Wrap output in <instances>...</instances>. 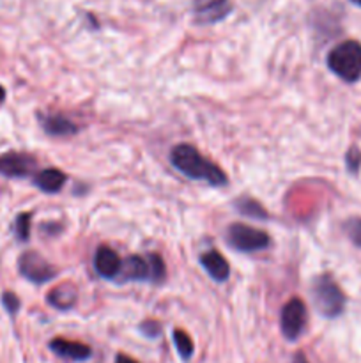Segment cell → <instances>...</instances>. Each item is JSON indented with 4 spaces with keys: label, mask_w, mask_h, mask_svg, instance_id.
<instances>
[{
    "label": "cell",
    "mask_w": 361,
    "mask_h": 363,
    "mask_svg": "<svg viewBox=\"0 0 361 363\" xmlns=\"http://www.w3.org/2000/svg\"><path fill=\"white\" fill-rule=\"evenodd\" d=\"M170 163L188 179L204 181L211 186L227 184V174L214 162L204 158L200 151L190 144L176 145L170 152Z\"/></svg>",
    "instance_id": "1"
},
{
    "label": "cell",
    "mask_w": 361,
    "mask_h": 363,
    "mask_svg": "<svg viewBox=\"0 0 361 363\" xmlns=\"http://www.w3.org/2000/svg\"><path fill=\"white\" fill-rule=\"evenodd\" d=\"M326 62L329 71L340 80L345 84H356L361 78V43L354 39L340 43L328 53Z\"/></svg>",
    "instance_id": "2"
},
{
    "label": "cell",
    "mask_w": 361,
    "mask_h": 363,
    "mask_svg": "<svg viewBox=\"0 0 361 363\" xmlns=\"http://www.w3.org/2000/svg\"><path fill=\"white\" fill-rule=\"evenodd\" d=\"M311 300L321 315L328 319L338 318L343 312L347 298L331 275H321L311 284Z\"/></svg>",
    "instance_id": "3"
},
{
    "label": "cell",
    "mask_w": 361,
    "mask_h": 363,
    "mask_svg": "<svg viewBox=\"0 0 361 363\" xmlns=\"http://www.w3.org/2000/svg\"><path fill=\"white\" fill-rule=\"evenodd\" d=\"M227 241L234 250L243 252V254H251V252L264 250L269 247L268 233L244 225V223H232L227 230Z\"/></svg>",
    "instance_id": "4"
},
{
    "label": "cell",
    "mask_w": 361,
    "mask_h": 363,
    "mask_svg": "<svg viewBox=\"0 0 361 363\" xmlns=\"http://www.w3.org/2000/svg\"><path fill=\"white\" fill-rule=\"evenodd\" d=\"M308 314H306V305L299 298H292V300L287 301L282 308V314H280V330H282V335L287 340L294 342V340L299 339L303 335L304 328H306Z\"/></svg>",
    "instance_id": "5"
},
{
    "label": "cell",
    "mask_w": 361,
    "mask_h": 363,
    "mask_svg": "<svg viewBox=\"0 0 361 363\" xmlns=\"http://www.w3.org/2000/svg\"><path fill=\"white\" fill-rule=\"evenodd\" d=\"M18 272L32 284H46L57 275V269L35 250H27L20 255Z\"/></svg>",
    "instance_id": "6"
},
{
    "label": "cell",
    "mask_w": 361,
    "mask_h": 363,
    "mask_svg": "<svg viewBox=\"0 0 361 363\" xmlns=\"http://www.w3.org/2000/svg\"><path fill=\"white\" fill-rule=\"evenodd\" d=\"M38 169V162L32 155L21 151H9L0 155V176L4 177H28Z\"/></svg>",
    "instance_id": "7"
},
{
    "label": "cell",
    "mask_w": 361,
    "mask_h": 363,
    "mask_svg": "<svg viewBox=\"0 0 361 363\" xmlns=\"http://www.w3.org/2000/svg\"><path fill=\"white\" fill-rule=\"evenodd\" d=\"M232 11L229 0H193V13L198 23L211 25L222 21Z\"/></svg>",
    "instance_id": "8"
},
{
    "label": "cell",
    "mask_w": 361,
    "mask_h": 363,
    "mask_svg": "<svg viewBox=\"0 0 361 363\" xmlns=\"http://www.w3.org/2000/svg\"><path fill=\"white\" fill-rule=\"evenodd\" d=\"M117 279H122L124 282L138 280L144 282L149 280L152 282V269H151V254L142 257V255H130L126 261H122V268Z\"/></svg>",
    "instance_id": "9"
},
{
    "label": "cell",
    "mask_w": 361,
    "mask_h": 363,
    "mask_svg": "<svg viewBox=\"0 0 361 363\" xmlns=\"http://www.w3.org/2000/svg\"><path fill=\"white\" fill-rule=\"evenodd\" d=\"M48 347L53 354H57V357L62 358V360L85 362L92 357V350L87 346V344L74 342V340H67V339H60V337L50 340Z\"/></svg>",
    "instance_id": "10"
},
{
    "label": "cell",
    "mask_w": 361,
    "mask_h": 363,
    "mask_svg": "<svg viewBox=\"0 0 361 363\" xmlns=\"http://www.w3.org/2000/svg\"><path fill=\"white\" fill-rule=\"evenodd\" d=\"M122 268V259L110 247H99L94 255V269L99 277L106 280L117 279Z\"/></svg>",
    "instance_id": "11"
},
{
    "label": "cell",
    "mask_w": 361,
    "mask_h": 363,
    "mask_svg": "<svg viewBox=\"0 0 361 363\" xmlns=\"http://www.w3.org/2000/svg\"><path fill=\"white\" fill-rule=\"evenodd\" d=\"M200 264L214 282H225L230 277V266L218 250H209L200 255Z\"/></svg>",
    "instance_id": "12"
},
{
    "label": "cell",
    "mask_w": 361,
    "mask_h": 363,
    "mask_svg": "<svg viewBox=\"0 0 361 363\" xmlns=\"http://www.w3.org/2000/svg\"><path fill=\"white\" fill-rule=\"evenodd\" d=\"M66 174L59 169H42L34 176V184L42 194H57L66 184Z\"/></svg>",
    "instance_id": "13"
},
{
    "label": "cell",
    "mask_w": 361,
    "mask_h": 363,
    "mask_svg": "<svg viewBox=\"0 0 361 363\" xmlns=\"http://www.w3.org/2000/svg\"><path fill=\"white\" fill-rule=\"evenodd\" d=\"M48 303L57 311H69L78 300V291L71 284H60L48 293Z\"/></svg>",
    "instance_id": "14"
},
{
    "label": "cell",
    "mask_w": 361,
    "mask_h": 363,
    "mask_svg": "<svg viewBox=\"0 0 361 363\" xmlns=\"http://www.w3.org/2000/svg\"><path fill=\"white\" fill-rule=\"evenodd\" d=\"M42 130L52 137H71L78 131V126L71 123L67 117L59 116V113H52V116L41 117Z\"/></svg>",
    "instance_id": "15"
},
{
    "label": "cell",
    "mask_w": 361,
    "mask_h": 363,
    "mask_svg": "<svg viewBox=\"0 0 361 363\" xmlns=\"http://www.w3.org/2000/svg\"><path fill=\"white\" fill-rule=\"evenodd\" d=\"M236 208L239 209L241 215L250 216L253 220H265L268 218V211L258 204L257 201L250 197H241L239 201H236Z\"/></svg>",
    "instance_id": "16"
},
{
    "label": "cell",
    "mask_w": 361,
    "mask_h": 363,
    "mask_svg": "<svg viewBox=\"0 0 361 363\" xmlns=\"http://www.w3.org/2000/svg\"><path fill=\"white\" fill-rule=\"evenodd\" d=\"M173 344H176V350L179 353V357L183 358L184 362L190 360L195 353V346H193V340L191 337L188 335L184 330H173Z\"/></svg>",
    "instance_id": "17"
},
{
    "label": "cell",
    "mask_w": 361,
    "mask_h": 363,
    "mask_svg": "<svg viewBox=\"0 0 361 363\" xmlns=\"http://www.w3.org/2000/svg\"><path fill=\"white\" fill-rule=\"evenodd\" d=\"M32 227V213H20L14 220V236L18 241H28Z\"/></svg>",
    "instance_id": "18"
},
{
    "label": "cell",
    "mask_w": 361,
    "mask_h": 363,
    "mask_svg": "<svg viewBox=\"0 0 361 363\" xmlns=\"http://www.w3.org/2000/svg\"><path fill=\"white\" fill-rule=\"evenodd\" d=\"M343 230H345L347 238L353 241L354 247L361 248V218L353 216V218L345 220V223H343Z\"/></svg>",
    "instance_id": "19"
},
{
    "label": "cell",
    "mask_w": 361,
    "mask_h": 363,
    "mask_svg": "<svg viewBox=\"0 0 361 363\" xmlns=\"http://www.w3.org/2000/svg\"><path fill=\"white\" fill-rule=\"evenodd\" d=\"M2 305H4V308L7 311V314H11V315H16L18 311H20V307H21L20 298H18L14 293H11V291H6V293L2 294Z\"/></svg>",
    "instance_id": "20"
},
{
    "label": "cell",
    "mask_w": 361,
    "mask_h": 363,
    "mask_svg": "<svg viewBox=\"0 0 361 363\" xmlns=\"http://www.w3.org/2000/svg\"><path fill=\"white\" fill-rule=\"evenodd\" d=\"M345 165L350 174H356L361 167V151L357 147H350L345 155Z\"/></svg>",
    "instance_id": "21"
},
{
    "label": "cell",
    "mask_w": 361,
    "mask_h": 363,
    "mask_svg": "<svg viewBox=\"0 0 361 363\" xmlns=\"http://www.w3.org/2000/svg\"><path fill=\"white\" fill-rule=\"evenodd\" d=\"M140 332L147 339H156V337L161 335V325L158 321H144L140 325Z\"/></svg>",
    "instance_id": "22"
},
{
    "label": "cell",
    "mask_w": 361,
    "mask_h": 363,
    "mask_svg": "<svg viewBox=\"0 0 361 363\" xmlns=\"http://www.w3.org/2000/svg\"><path fill=\"white\" fill-rule=\"evenodd\" d=\"M115 363H138L137 360H133V358L131 357H127V354H117V358H115Z\"/></svg>",
    "instance_id": "23"
},
{
    "label": "cell",
    "mask_w": 361,
    "mask_h": 363,
    "mask_svg": "<svg viewBox=\"0 0 361 363\" xmlns=\"http://www.w3.org/2000/svg\"><path fill=\"white\" fill-rule=\"evenodd\" d=\"M292 363H310L306 360V357H304L303 353H296V357H294Z\"/></svg>",
    "instance_id": "24"
},
{
    "label": "cell",
    "mask_w": 361,
    "mask_h": 363,
    "mask_svg": "<svg viewBox=\"0 0 361 363\" xmlns=\"http://www.w3.org/2000/svg\"><path fill=\"white\" fill-rule=\"evenodd\" d=\"M4 101H6V89H4L2 85H0V106H2Z\"/></svg>",
    "instance_id": "25"
},
{
    "label": "cell",
    "mask_w": 361,
    "mask_h": 363,
    "mask_svg": "<svg viewBox=\"0 0 361 363\" xmlns=\"http://www.w3.org/2000/svg\"><path fill=\"white\" fill-rule=\"evenodd\" d=\"M350 2L356 4V6H360V7H361V0H350Z\"/></svg>",
    "instance_id": "26"
}]
</instances>
